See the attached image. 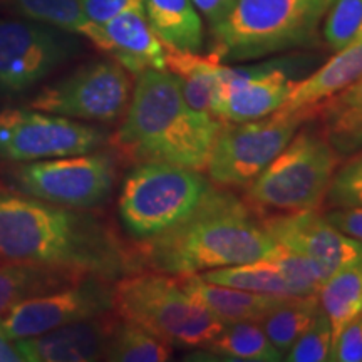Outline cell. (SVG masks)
Here are the masks:
<instances>
[{
    "mask_svg": "<svg viewBox=\"0 0 362 362\" xmlns=\"http://www.w3.org/2000/svg\"><path fill=\"white\" fill-rule=\"evenodd\" d=\"M0 260L54 267L116 282L139 270L134 247L110 221L0 187Z\"/></svg>",
    "mask_w": 362,
    "mask_h": 362,
    "instance_id": "obj_1",
    "label": "cell"
},
{
    "mask_svg": "<svg viewBox=\"0 0 362 362\" xmlns=\"http://www.w3.org/2000/svg\"><path fill=\"white\" fill-rule=\"evenodd\" d=\"M139 270L193 275L270 259L277 250L259 215L230 188L211 187L200 206L175 228L134 242Z\"/></svg>",
    "mask_w": 362,
    "mask_h": 362,
    "instance_id": "obj_2",
    "label": "cell"
},
{
    "mask_svg": "<svg viewBox=\"0 0 362 362\" xmlns=\"http://www.w3.org/2000/svg\"><path fill=\"white\" fill-rule=\"evenodd\" d=\"M110 136V146L129 163L166 161L205 171L211 146L221 128L215 116L193 110L185 101L178 79L166 69L136 76L133 93Z\"/></svg>",
    "mask_w": 362,
    "mask_h": 362,
    "instance_id": "obj_3",
    "label": "cell"
},
{
    "mask_svg": "<svg viewBox=\"0 0 362 362\" xmlns=\"http://www.w3.org/2000/svg\"><path fill=\"white\" fill-rule=\"evenodd\" d=\"M329 4V0H237L225 19L210 29L208 56L226 64L317 47Z\"/></svg>",
    "mask_w": 362,
    "mask_h": 362,
    "instance_id": "obj_4",
    "label": "cell"
},
{
    "mask_svg": "<svg viewBox=\"0 0 362 362\" xmlns=\"http://www.w3.org/2000/svg\"><path fill=\"white\" fill-rule=\"evenodd\" d=\"M112 310L173 347H205L225 324L181 287L176 275L141 269L112 284Z\"/></svg>",
    "mask_w": 362,
    "mask_h": 362,
    "instance_id": "obj_5",
    "label": "cell"
},
{
    "mask_svg": "<svg viewBox=\"0 0 362 362\" xmlns=\"http://www.w3.org/2000/svg\"><path fill=\"white\" fill-rule=\"evenodd\" d=\"M341 160L324 129L309 119L245 188V202L265 214L319 210Z\"/></svg>",
    "mask_w": 362,
    "mask_h": 362,
    "instance_id": "obj_6",
    "label": "cell"
},
{
    "mask_svg": "<svg viewBox=\"0 0 362 362\" xmlns=\"http://www.w3.org/2000/svg\"><path fill=\"white\" fill-rule=\"evenodd\" d=\"M211 187L200 170L166 161L134 163L117 200L121 225L134 242L155 238L187 220Z\"/></svg>",
    "mask_w": 362,
    "mask_h": 362,
    "instance_id": "obj_7",
    "label": "cell"
},
{
    "mask_svg": "<svg viewBox=\"0 0 362 362\" xmlns=\"http://www.w3.org/2000/svg\"><path fill=\"white\" fill-rule=\"evenodd\" d=\"M309 119V111L279 110L260 119L221 123L208 156V180L215 187L245 189Z\"/></svg>",
    "mask_w": 362,
    "mask_h": 362,
    "instance_id": "obj_8",
    "label": "cell"
},
{
    "mask_svg": "<svg viewBox=\"0 0 362 362\" xmlns=\"http://www.w3.org/2000/svg\"><path fill=\"white\" fill-rule=\"evenodd\" d=\"M116 176V156L103 149L21 163L11 170L13 189L76 210L103 205L111 197Z\"/></svg>",
    "mask_w": 362,
    "mask_h": 362,
    "instance_id": "obj_9",
    "label": "cell"
},
{
    "mask_svg": "<svg viewBox=\"0 0 362 362\" xmlns=\"http://www.w3.org/2000/svg\"><path fill=\"white\" fill-rule=\"evenodd\" d=\"M133 93L131 74L115 59L93 61L45 86L29 107L51 115L111 124L124 116Z\"/></svg>",
    "mask_w": 362,
    "mask_h": 362,
    "instance_id": "obj_10",
    "label": "cell"
},
{
    "mask_svg": "<svg viewBox=\"0 0 362 362\" xmlns=\"http://www.w3.org/2000/svg\"><path fill=\"white\" fill-rule=\"evenodd\" d=\"M110 133L71 117L33 107L0 111V160L27 163L98 151L110 144Z\"/></svg>",
    "mask_w": 362,
    "mask_h": 362,
    "instance_id": "obj_11",
    "label": "cell"
},
{
    "mask_svg": "<svg viewBox=\"0 0 362 362\" xmlns=\"http://www.w3.org/2000/svg\"><path fill=\"white\" fill-rule=\"evenodd\" d=\"M315 57L291 56L259 64H221L220 88L211 112L221 123L260 119L279 111L296 88L300 72L314 64Z\"/></svg>",
    "mask_w": 362,
    "mask_h": 362,
    "instance_id": "obj_12",
    "label": "cell"
},
{
    "mask_svg": "<svg viewBox=\"0 0 362 362\" xmlns=\"http://www.w3.org/2000/svg\"><path fill=\"white\" fill-rule=\"evenodd\" d=\"M78 51L71 33L29 19H0V98L37 86Z\"/></svg>",
    "mask_w": 362,
    "mask_h": 362,
    "instance_id": "obj_13",
    "label": "cell"
},
{
    "mask_svg": "<svg viewBox=\"0 0 362 362\" xmlns=\"http://www.w3.org/2000/svg\"><path fill=\"white\" fill-rule=\"evenodd\" d=\"M112 284L101 277H84L67 287L27 298L0 317V330L11 341H19L111 312Z\"/></svg>",
    "mask_w": 362,
    "mask_h": 362,
    "instance_id": "obj_14",
    "label": "cell"
},
{
    "mask_svg": "<svg viewBox=\"0 0 362 362\" xmlns=\"http://www.w3.org/2000/svg\"><path fill=\"white\" fill-rule=\"evenodd\" d=\"M262 225L275 243L309 257L332 275L362 260V242L337 230L319 210L262 214Z\"/></svg>",
    "mask_w": 362,
    "mask_h": 362,
    "instance_id": "obj_15",
    "label": "cell"
},
{
    "mask_svg": "<svg viewBox=\"0 0 362 362\" xmlns=\"http://www.w3.org/2000/svg\"><path fill=\"white\" fill-rule=\"evenodd\" d=\"M117 319L115 310L104 312L13 344L27 362L104 361Z\"/></svg>",
    "mask_w": 362,
    "mask_h": 362,
    "instance_id": "obj_16",
    "label": "cell"
},
{
    "mask_svg": "<svg viewBox=\"0 0 362 362\" xmlns=\"http://www.w3.org/2000/svg\"><path fill=\"white\" fill-rule=\"evenodd\" d=\"M93 44L133 76L146 69H166V44L153 30L143 6L99 25Z\"/></svg>",
    "mask_w": 362,
    "mask_h": 362,
    "instance_id": "obj_17",
    "label": "cell"
},
{
    "mask_svg": "<svg viewBox=\"0 0 362 362\" xmlns=\"http://www.w3.org/2000/svg\"><path fill=\"white\" fill-rule=\"evenodd\" d=\"M362 78V35L336 51V56L325 61L319 69L298 81L280 110L309 111L329 101L339 93L351 88Z\"/></svg>",
    "mask_w": 362,
    "mask_h": 362,
    "instance_id": "obj_18",
    "label": "cell"
},
{
    "mask_svg": "<svg viewBox=\"0 0 362 362\" xmlns=\"http://www.w3.org/2000/svg\"><path fill=\"white\" fill-rule=\"evenodd\" d=\"M176 277L189 296L197 298L223 324L240 322V320L259 322L262 315L277 298V296H265V293L208 282L198 274L176 275Z\"/></svg>",
    "mask_w": 362,
    "mask_h": 362,
    "instance_id": "obj_19",
    "label": "cell"
},
{
    "mask_svg": "<svg viewBox=\"0 0 362 362\" xmlns=\"http://www.w3.org/2000/svg\"><path fill=\"white\" fill-rule=\"evenodd\" d=\"M143 11L158 37L170 47L200 54L205 29L192 0H141Z\"/></svg>",
    "mask_w": 362,
    "mask_h": 362,
    "instance_id": "obj_20",
    "label": "cell"
},
{
    "mask_svg": "<svg viewBox=\"0 0 362 362\" xmlns=\"http://www.w3.org/2000/svg\"><path fill=\"white\" fill-rule=\"evenodd\" d=\"M84 277L94 275H79L45 265L4 262L0 264V317L27 298L67 287Z\"/></svg>",
    "mask_w": 362,
    "mask_h": 362,
    "instance_id": "obj_21",
    "label": "cell"
},
{
    "mask_svg": "<svg viewBox=\"0 0 362 362\" xmlns=\"http://www.w3.org/2000/svg\"><path fill=\"white\" fill-rule=\"evenodd\" d=\"M223 62L203 54L183 52L166 45V71L178 79L181 93L193 110L214 116L211 106L220 88Z\"/></svg>",
    "mask_w": 362,
    "mask_h": 362,
    "instance_id": "obj_22",
    "label": "cell"
},
{
    "mask_svg": "<svg viewBox=\"0 0 362 362\" xmlns=\"http://www.w3.org/2000/svg\"><path fill=\"white\" fill-rule=\"evenodd\" d=\"M320 310L319 296H282L275 298L259 324L267 337L285 357L307 327L314 322L317 312Z\"/></svg>",
    "mask_w": 362,
    "mask_h": 362,
    "instance_id": "obj_23",
    "label": "cell"
},
{
    "mask_svg": "<svg viewBox=\"0 0 362 362\" xmlns=\"http://www.w3.org/2000/svg\"><path fill=\"white\" fill-rule=\"evenodd\" d=\"M203 349L215 359L248 361V362H279L284 361L280 352L262 325L255 320H240L225 324L220 334L211 339Z\"/></svg>",
    "mask_w": 362,
    "mask_h": 362,
    "instance_id": "obj_24",
    "label": "cell"
},
{
    "mask_svg": "<svg viewBox=\"0 0 362 362\" xmlns=\"http://www.w3.org/2000/svg\"><path fill=\"white\" fill-rule=\"evenodd\" d=\"M320 309L332 329V342L351 320L362 314V260L334 272L317 292Z\"/></svg>",
    "mask_w": 362,
    "mask_h": 362,
    "instance_id": "obj_25",
    "label": "cell"
},
{
    "mask_svg": "<svg viewBox=\"0 0 362 362\" xmlns=\"http://www.w3.org/2000/svg\"><path fill=\"white\" fill-rule=\"evenodd\" d=\"M12 12L29 21L56 27L71 34L84 35L93 42L98 25L84 16L81 0H2Z\"/></svg>",
    "mask_w": 362,
    "mask_h": 362,
    "instance_id": "obj_26",
    "label": "cell"
},
{
    "mask_svg": "<svg viewBox=\"0 0 362 362\" xmlns=\"http://www.w3.org/2000/svg\"><path fill=\"white\" fill-rule=\"evenodd\" d=\"M203 279L208 282L242 288V291L265 293V296H292L287 280L284 279L279 267L269 259L247 262V264L221 267L203 272Z\"/></svg>",
    "mask_w": 362,
    "mask_h": 362,
    "instance_id": "obj_27",
    "label": "cell"
},
{
    "mask_svg": "<svg viewBox=\"0 0 362 362\" xmlns=\"http://www.w3.org/2000/svg\"><path fill=\"white\" fill-rule=\"evenodd\" d=\"M171 359V344L123 319H117L104 354V361L111 362H166Z\"/></svg>",
    "mask_w": 362,
    "mask_h": 362,
    "instance_id": "obj_28",
    "label": "cell"
},
{
    "mask_svg": "<svg viewBox=\"0 0 362 362\" xmlns=\"http://www.w3.org/2000/svg\"><path fill=\"white\" fill-rule=\"evenodd\" d=\"M269 260L274 262L282 272L284 279L291 287L292 296H312L319 292L322 284L330 275L309 257L288 250L277 243V250Z\"/></svg>",
    "mask_w": 362,
    "mask_h": 362,
    "instance_id": "obj_29",
    "label": "cell"
},
{
    "mask_svg": "<svg viewBox=\"0 0 362 362\" xmlns=\"http://www.w3.org/2000/svg\"><path fill=\"white\" fill-rule=\"evenodd\" d=\"M330 51H339L362 35V0H332L322 27Z\"/></svg>",
    "mask_w": 362,
    "mask_h": 362,
    "instance_id": "obj_30",
    "label": "cell"
},
{
    "mask_svg": "<svg viewBox=\"0 0 362 362\" xmlns=\"http://www.w3.org/2000/svg\"><path fill=\"white\" fill-rule=\"evenodd\" d=\"M339 165L325 194L330 208H362V148Z\"/></svg>",
    "mask_w": 362,
    "mask_h": 362,
    "instance_id": "obj_31",
    "label": "cell"
},
{
    "mask_svg": "<svg viewBox=\"0 0 362 362\" xmlns=\"http://www.w3.org/2000/svg\"><path fill=\"white\" fill-rule=\"evenodd\" d=\"M332 347V329L327 315L320 309L304 334L285 352L284 361L288 362H324L329 361Z\"/></svg>",
    "mask_w": 362,
    "mask_h": 362,
    "instance_id": "obj_32",
    "label": "cell"
},
{
    "mask_svg": "<svg viewBox=\"0 0 362 362\" xmlns=\"http://www.w3.org/2000/svg\"><path fill=\"white\" fill-rule=\"evenodd\" d=\"M315 119L320 121V128L342 158L362 148V111L337 112Z\"/></svg>",
    "mask_w": 362,
    "mask_h": 362,
    "instance_id": "obj_33",
    "label": "cell"
},
{
    "mask_svg": "<svg viewBox=\"0 0 362 362\" xmlns=\"http://www.w3.org/2000/svg\"><path fill=\"white\" fill-rule=\"evenodd\" d=\"M329 361L362 362V314L351 320L334 339Z\"/></svg>",
    "mask_w": 362,
    "mask_h": 362,
    "instance_id": "obj_34",
    "label": "cell"
},
{
    "mask_svg": "<svg viewBox=\"0 0 362 362\" xmlns=\"http://www.w3.org/2000/svg\"><path fill=\"white\" fill-rule=\"evenodd\" d=\"M143 6L141 0H81L84 16L94 25H103L131 7Z\"/></svg>",
    "mask_w": 362,
    "mask_h": 362,
    "instance_id": "obj_35",
    "label": "cell"
},
{
    "mask_svg": "<svg viewBox=\"0 0 362 362\" xmlns=\"http://www.w3.org/2000/svg\"><path fill=\"white\" fill-rule=\"evenodd\" d=\"M346 111H362V78L352 84L351 88L339 93L337 96L319 104L314 110V119L319 116L337 115V112Z\"/></svg>",
    "mask_w": 362,
    "mask_h": 362,
    "instance_id": "obj_36",
    "label": "cell"
},
{
    "mask_svg": "<svg viewBox=\"0 0 362 362\" xmlns=\"http://www.w3.org/2000/svg\"><path fill=\"white\" fill-rule=\"evenodd\" d=\"M324 215L342 233L362 242V208H330Z\"/></svg>",
    "mask_w": 362,
    "mask_h": 362,
    "instance_id": "obj_37",
    "label": "cell"
},
{
    "mask_svg": "<svg viewBox=\"0 0 362 362\" xmlns=\"http://www.w3.org/2000/svg\"><path fill=\"white\" fill-rule=\"evenodd\" d=\"M193 6L200 12L202 17H205L208 25L215 27L225 19L226 13L232 11L237 0H192Z\"/></svg>",
    "mask_w": 362,
    "mask_h": 362,
    "instance_id": "obj_38",
    "label": "cell"
},
{
    "mask_svg": "<svg viewBox=\"0 0 362 362\" xmlns=\"http://www.w3.org/2000/svg\"><path fill=\"white\" fill-rule=\"evenodd\" d=\"M21 352L17 351L16 344L7 339L0 330V362H22Z\"/></svg>",
    "mask_w": 362,
    "mask_h": 362,
    "instance_id": "obj_39",
    "label": "cell"
},
{
    "mask_svg": "<svg viewBox=\"0 0 362 362\" xmlns=\"http://www.w3.org/2000/svg\"><path fill=\"white\" fill-rule=\"evenodd\" d=\"M329 2H332V0H329Z\"/></svg>",
    "mask_w": 362,
    "mask_h": 362,
    "instance_id": "obj_40",
    "label": "cell"
}]
</instances>
